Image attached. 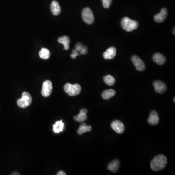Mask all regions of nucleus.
Listing matches in <instances>:
<instances>
[{
	"instance_id": "f257e3e1",
	"label": "nucleus",
	"mask_w": 175,
	"mask_h": 175,
	"mask_svg": "<svg viewBox=\"0 0 175 175\" xmlns=\"http://www.w3.org/2000/svg\"><path fill=\"white\" fill-rule=\"evenodd\" d=\"M167 163V157L163 155L160 154L153 158L150 163L151 169L154 171H160L164 169Z\"/></svg>"
},
{
	"instance_id": "f03ea898",
	"label": "nucleus",
	"mask_w": 175,
	"mask_h": 175,
	"mask_svg": "<svg viewBox=\"0 0 175 175\" xmlns=\"http://www.w3.org/2000/svg\"><path fill=\"white\" fill-rule=\"evenodd\" d=\"M122 28L127 32H131L136 29L138 27V22L128 17H124L121 21Z\"/></svg>"
},
{
	"instance_id": "7ed1b4c3",
	"label": "nucleus",
	"mask_w": 175,
	"mask_h": 175,
	"mask_svg": "<svg viewBox=\"0 0 175 175\" xmlns=\"http://www.w3.org/2000/svg\"><path fill=\"white\" fill-rule=\"evenodd\" d=\"M64 89L66 93L71 96H75L80 93L81 91V86L79 84H71L66 83L64 87Z\"/></svg>"
},
{
	"instance_id": "20e7f679",
	"label": "nucleus",
	"mask_w": 175,
	"mask_h": 175,
	"mask_svg": "<svg viewBox=\"0 0 175 175\" xmlns=\"http://www.w3.org/2000/svg\"><path fill=\"white\" fill-rule=\"evenodd\" d=\"M32 101V97L28 92H23L22 98L18 99L17 104L19 107L21 108H25L31 104Z\"/></svg>"
},
{
	"instance_id": "39448f33",
	"label": "nucleus",
	"mask_w": 175,
	"mask_h": 175,
	"mask_svg": "<svg viewBox=\"0 0 175 175\" xmlns=\"http://www.w3.org/2000/svg\"><path fill=\"white\" fill-rule=\"evenodd\" d=\"M82 16L83 20L87 24L92 25L94 22V15L90 8H85L82 11Z\"/></svg>"
},
{
	"instance_id": "423d86ee",
	"label": "nucleus",
	"mask_w": 175,
	"mask_h": 175,
	"mask_svg": "<svg viewBox=\"0 0 175 175\" xmlns=\"http://www.w3.org/2000/svg\"><path fill=\"white\" fill-rule=\"evenodd\" d=\"M131 60L138 71L142 72L145 71L146 65L141 58L137 56H133L131 58Z\"/></svg>"
},
{
	"instance_id": "0eeeda50",
	"label": "nucleus",
	"mask_w": 175,
	"mask_h": 175,
	"mask_svg": "<svg viewBox=\"0 0 175 175\" xmlns=\"http://www.w3.org/2000/svg\"><path fill=\"white\" fill-rule=\"evenodd\" d=\"M53 89V85L52 82L49 80H46L43 82L42 85V94L45 97L49 96L51 94Z\"/></svg>"
},
{
	"instance_id": "6e6552de",
	"label": "nucleus",
	"mask_w": 175,
	"mask_h": 175,
	"mask_svg": "<svg viewBox=\"0 0 175 175\" xmlns=\"http://www.w3.org/2000/svg\"><path fill=\"white\" fill-rule=\"evenodd\" d=\"M153 86L154 87L156 92L160 94L164 93L167 89L165 84L160 80H156L153 82Z\"/></svg>"
},
{
	"instance_id": "1a4fd4ad",
	"label": "nucleus",
	"mask_w": 175,
	"mask_h": 175,
	"mask_svg": "<svg viewBox=\"0 0 175 175\" xmlns=\"http://www.w3.org/2000/svg\"><path fill=\"white\" fill-rule=\"evenodd\" d=\"M111 127L115 132L118 134H122L125 131V126L122 122L115 120L111 124Z\"/></svg>"
},
{
	"instance_id": "9d476101",
	"label": "nucleus",
	"mask_w": 175,
	"mask_h": 175,
	"mask_svg": "<svg viewBox=\"0 0 175 175\" xmlns=\"http://www.w3.org/2000/svg\"><path fill=\"white\" fill-rule=\"evenodd\" d=\"M167 8H163L162 9L159 13L154 16V20L156 22L161 23L165 21L167 16Z\"/></svg>"
},
{
	"instance_id": "9b49d317",
	"label": "nucleus",
	"mask_w": 175,
	"mask_h": 175,
	"mask_svg": "<svg viewBox=\"0 0 175 175\" xmlns=\"http://www.w3.org/2000/svg\"><path fill=\"white\" fill-rule=\"evenodd\" d=\"M87 113L88 110L85 109H82L80 111L78 115L74 117V120L77 122H83L87 120Z\"/></svg>"
},
{
	"instance_id": "f8f14e48",
	"label": "nucleus",
	"mask_w": 175,
	"mask_h": 175,
	"mask_svg": "<svg viewBox=\"0 0 175 175\" xmlns=\"http://www.w3.org/2000/svg\"><path fill=\"white\" fill-rule=\"evenodd\" d=\"M120 167V160L115 159L112 160L107 166V169L113 173H116L119 170Z\"/></svg>"
},
{
	"instance_id": "ddd939ff",
	"label": "nucleus",
	"mask_w": 175,
	"mask_h": 175,
	"mask_svg": "<svg viewBox=\"0 0 175 175\" xmlns=\"http://www.w3.org/2000/svg\"><path fill=\"white\" fill-rule=\"evenodd\" d=\"M148 122L151 125H157L159 122V117L157 112L153 110L151 112L148 119Z\"/></svg>"
},
{
	"instance_id": "4468645a",
	"label": "nucleus",
	"mask_w": 175,
	"mask_h": 175,
	"mask_svg": "<svg viewBox=\"0 0 175 175\" xmlns=\"http://www.w3.org/2000/svg\"><path fill=\"white\" fill-rule=\"evenodd\" d=\"M116 54V49L114 47H112L104 52L103 57L105 59H112L115 57Z\"/></svg>"
},
{
	"instance_id": "2eb2a0df",
	"label": "nucleus",
	"mask_w": 175,
	"mask_h": 175,
	"mask_svg": "<svg viewBox=\"0 0 175 175\" xmlns=\"http://www.w3.org/2000/svg\"><path fill=\"white\" fill-rule=\"evenodd\" d=\"M153 60L158 65H163L166 61L165 56L160 53H156L153 56Z\"/></svg>"
},
{
	"instance_id": "dca6fc26",
	"label": "nucleus",
	"mask_w": 175,
	"mask_h": 175,
	"mask_svg": "<svg viewBox=\"0 0 175 175\" xmlns=\"http://www.w3.org/2000/svg\"><path fill=\"white\" fill-rule=\"evenodd\" d=\"M52 13L55 16H58L61 12V8L59 3L56 1H53L51 5Z\"/></svg>"
},
{
	"instance_id": "f3484780",
	"label": "nucleus",
	"mask_w": 175,
	"mask_h": 175,
	"mask_svg": "<svg viewBox=\"0 0 175 175\" xmlns=\"http://www.w3.org/2000/svg\"><path fill=\"white\" fill-rule=\"evenodd\" d=\"M58 42L59 43L62 44L64 45V49L65 50H68L69 49V44L70 43V39L68 37L66 36L60 37L58 39Z\"/></svg>"
},
{
	"instance_id": "a211bd4d",
	"label": "nucleus",
	"mask_w": 175,
	"mask_h": 175,
	"mask_svg": "<svg viewBox=\"0 0 175 175\" xmlns=\"http://www.w3.org/2000/svg\"><path fill=\"white\" fill-rule=\"evenodd\" d=\"M116 94V92L114 89H109L105 90L102 93V97L105 100H109L114 96Z\"/></svg>"
},
{
	"instance_id": "6ab92c4d",
	"label": "nucleus",
	"mask_w": 175,
	"mask_h": 175,
	"mask_svg": "<svg viewBox=\"0 0 175 175\" xmlns=\"http://www.w3.org/2000/svg\"><path fill=\"white\" fill-rule=\"evenodd\" d=\"M64 128V124L62 120L56 122L55 125L53 126V130L56 133H59L60 132L63 131Z\"/></svg>"
},
{
	"instance_id": "aec40b11",
	"label": "nucleus",
	"mask_w": 175,
	"mask_h": 175,
	"mask_svg": "<svg viewBox=\"0 0 175 175\" xmlns=\"http://www.w3.org/2000/svg\"><path fill=\"white\" fill-rule=\"evenodd\" d=\"M92 126H88L85 123L81 124L77 130V133L79 135H82L85 132H89L92 130Z\"/></svg>"
},
{
	"instance_id": "412c9836",
	"label": "nucleus",
	"mask_w": 175,
	"mask_h": 175,
	"mask_svg": "<svg viewBox=\"0 0 175 175\" xmlns=\"http://www.w3.org/2000/svg\"><path fill=\"white\" fill-rule=\"evenodd\" d=\"M39 55L42 59H47L50 56V52L47 48H42L39 52Z\"/></svg>"
},
{
	"instance_id": "4be33fe9",
	"label": "nucleus",
	"mask_w": 175,
	"mask_h": 175,
	"mask_svg": "<svg viewBox=\"0 0 175 175\" xmlns=\"http://www.w3.org/2000/svg\"><path fill=\"white\" fill-rule=\"evenodd\" d=\"M104 81L106 84L109 86H113L115 83V79L111 75L105 76L103 78Z\"/></svg>"
},
{
	"instance_id": "5701e85b",
	"label": "nucleus",
	"mask_w": 175,
	"mask_h": 175,
	"mask_svg": "<svg viewBox=\"0 0 175 175\" xmlns=\"http://www.w3.org/2000/svg\"><path fill=\"white\" fill-rule=\"evenodd\" d=\"M103 6L105 8L108 9L110 8L112 3V0H102Z\"/></svg>"
},
{
	"instance_id": "b1692460",
	"label": "nucleus",
	"mask_w": 175,
	"mask_h": 175,
	"mask_svg": "<svg viewBox=\"0 0 175 175\" xmlns=\"http://www.w3.org/2000/svg\"><path fill=\"white\" fill-rule=\"evenodd\" d=\"M84 45L81 43H78L76 45V48L75 49L78 52L82 50V48L83 47Z\"/></svg>"
},
{
	"instance_id": "393cba45",
	"label": "nucleus",
	"mask_w": 175,
	"mask_h": 175,
	"mask_svg": "<svg viewBox=\"0 0 175 175\" xmlns=\"http://www.w3.org/2000/svg\"><path fill=\"white\" fill-rule=\"evenodd\" d=\"M79 55V54L78 53V52H77L76 49H74V50L72 51V54L71 55V58H72V59H76Z\"/></svg>"
},
{
	"instance_id": "a878e982",
	"label": "nucleus",
	"mask_w": 175,
	"mask_h": 175,
	"mask_svg": "<svg viewBox=\"0 0 175 175\" xmlns=\"http://www.w3.org/2000/svg\"><path fill=\"white\" fill-rule=\"evenodd\" d=\"M87 53H88V48H87V47L84 46L82 50L80 51L79 54L80 55H86Z\"/></svg>"
},
{
	"instance_id": "bb28decb",
	"label": "nucleus",
	"mask_w": 175,
	"mask_h": 175,
	"mask_svg": "<svg viewBox=\"0 0 175 175\" xmlns=\"http://www.w3.org/2000/svg\"><path fill=\"white\" fill-rule=\"evenodd\" d=\"M66 174L64 172L62 171H59V172H58V174H57V175H66Z\"/></svg>"
},
{
	"instance_id": "cd10ccee",
	"label": "nucleus",
	"mask_w": 175,
	"mask_h": 175,
	"mask_svg": "<svg viewBox=\"0 0 175 175\" xmlns=\"http://www.w3.org/2000/svg\"><path fill=\"white\" fill-rule=\"evenodd\" d=\"M11 175H20V174H19L18 173H16V172H15V173H12V174H11Z\"/></svg>"
},
{
	"instance_id": "c85d7f7f",
	"label": "nucleus",
	"mask_w": 175,
	"mask_h": 175,
	"mask_svg": "<svg viewBox=\"0 0 175 175\" xmlns=\"http://www.w3.org/2000/svg\"><path fill=\"white\" fill-rule=\"evenodd\" d=\"M175 28H174V31H173V32H173V34H174V35H175Z\"/></svg>"
},
{
	"instance_id": "c756f323",
	"label": "nucleus",
	"mask_w": 175,
	"mask_h": 175,
	"mask_svg": "<svg viewBox=\"0 0 175 175\" xmlns=\"http://www.w3.org/2000/svg\"><path fill=\"white\" fill-rule=\"evenodd\" d=\"M174 99V100H173V101H174V102H175V97H174V99Z\"/></svg>"
}]
</instances>
